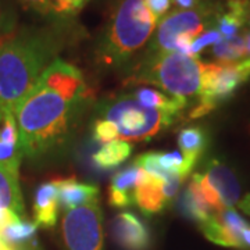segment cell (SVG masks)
Masks as SVG:
<instances>
[{
	"label": "cell",
	"mask_w": 250,
	"mask_h": 250,
	"mask_svg": "<svg viewBox=\"0 0 250 250\" xmlns=\"http://www.w3.org/2000/svg\"><path fill=\"white\" fill-rule=\"evenodd\" d=\"M178 146L185 160L195 168L196 163L208 146V135L202 126H185L179 131Z\"/></svg>",
	"instance_id": "obj_17"
},
{
	"label": "cell",
	"mask_w": 250,
	"mask_h": 250,
	"mask_svg": "<svg viewBox=\"0 0 250 250\" xmlns=\"http://www.w3.org/2000/svg\"><path fill=\"white\" fill-rule=\"evenodd\" d=\"M223 39L224 38L217 29H214V28H208V29H206L203 34H200L197 38H195V39L192 41L189 56H190V57H196V59H199V54L202 53L203 49L208 47V46L217 45V43L221 42Z\"/></svg>",
	"instance_id": "obj_24"
},
{
	"label": "cell",
	"mask_w": 250,
	"mask_h": 250,
	"mask_svg": "<svg viewBox=\"0 0 250 250\" xmlns=\"http://www.w3.org/2000/svg\"><path fill=\"white\" fill-rule=\"evenodd\" d=\"M250 78V70L241 62H203L202 88L190 118H200L228 102Z\"/></svg>",
	"instance_id": "obj_6"
},
{
	"label": "cell",
	"mask_w": 250,
	"mask_h": 250,
	"mask_svg": "<svg viewBox=\"0 0 250 250\" xmlns=\"http://www.w3.org/2000/svg\"><path fill=\"white\" fill-rule=\"evenodd\" d=\"M223 6L250 28V0H225Z\"/></svg>",
	"instance_id": "obj_27"
},
{
	"label": "cell",
	"mask_w": 250,
	"mask_h": 250,
	"mask_svg": "<svg viewBox=\"0 0 250 250\" xmlns=\"http://www.w3.org/2000/svg\"><path fill=\"white\" fill-rule=\"evenodd\" d=\"M89 0H50L54 14L72 16L82 10Z\"/></svg>",
	"instance_id": "obj_26"
},
{
	"label": "cell",
	"mask_w": 250,
	"mask_h": 250,
	"mask_svg": "<svg viewBox=\"0 0 250 250\" xmlns=\"http://www.w3.org/2000/svg\"><path fill=\"white\" fill-rule=\"evenodd\" d=\"M0 250H18L16 248H13L11 245H9L7 242L4 241L1 236H0Z\"/></svg>",
	"instance_id": "obj_35"
},
{
	"label": "cell",
	"mask_w": 250,
	"mask_h": 250,
	"mask_svg": "<svg viewBox=\"0 0 250 250\" xmlns=\"http://www.w3.org/2000/svg\"><path fill=\"white\" fill-rule=\"evenodd\" d=\"M18 3H21L25 9L34 10L35 13H39L42 16L53 13L50 0H18Z\"/></svg>",
	"instance_id": "obj_30"
},
{
	"label": "cell",
	"mask_w": 250,
	"mask_h": 250,
	"mask_svg": "<svg viewBox=\"0 0 250 250\" xmlns=\"http://www.w3.org/2000/svg\"><path fill=\"white\" fill-rule=\"evenodd\" d=\"M238 206H239V208H241L243 213L250 215V193H248L242 200H239Z\"/></svg>",
	"instance_id": "obj_32"
},
{
	"label": "cell",
	"mask_w": 250,
	"mask_h": 250,
	"mask_svg": "<svg viewBox=\"0 0 250 250\" xmlns=\"http://www.w3.org/2000/svg\"><path fill=\"white\" fill-rule=\"evenodd\" d=\"M16 27V16L9 6L0 0V41L13 34Z\"/></svg>",
	"instance_id": "obj_28"
},
{
	"label": "cell",
	"mask_w": 250,
	"mask_h": 250,
	"mask_svg": "<svg viewBox=\"0 0 250 250\" xmlns=\"http://www.w3.org/2000/svg\"><path fill=\"white\" fill-rule=\"evenodd\" d=\"M88 98L82 72L56 59L14 113L24 156L41 157L60 146Z\"/></svg>",
	"instance_id": "obj_1"
},
{
	"label": "cell",
	"mask_w": 250,
	"mask_h": 250,
	"mask_svg": "<svg viewBox=\"0 0 250 250\" xmlns=\"http://www.w3.org/2000/svg\"><path fill=\"white\" fill-rule=\"evenodd\" d=\"M199 227L210 242L224 248L242 249V231L250 224L233 207H229L211 214Z\"/></svg>",
	"instance_id": "obj_11"
},
{
	"label": "cell",
	"mask_w": 250,
	"mask_h": 250,
	"mask_svg": "<svg viewBox=\"0 0 250 250\" xmlns=\"http://www.w3.org/2000/svg\"><path fill=\"white\" fill-rule=\"evenodd\" d=\"M62 232L67 250H102L103 213L99 200L65 211Z\"/></svg>",
	"instance_id": "obj_8"
},
{
	"label": "cell",
	"mask_w": 250,
	"mask_h": 250,
	"mask_svg": "<svg viewBox=\"0 0 250 250\" xmlns=\"http://www.w3.org/2000/svg\"><path fill=\"white\" fill-rule=\"evenodd\" d=\"M0 208L10 210L22 217L25 207L18 184V175L0 167Z\"/></svg>",
	"instance_id": "obj_19"
},
{
	"label": "cell",
	"mask_w": 250,
	"mask_h": 250,
	"mask_svg": "<svg viewBox=\"0 0 250 250\" xmlns=\"http://www.w3.org/2000/svg\"><path fill=\"white\" fill-rule=\"evenodd\" d=\"M98 114L102 120L110 121L125 142H145L166 131L175 117L156 108L141 104L132 95H121L104 99L99 104Z\"/></svg>",
	"instance_id": "obj_5"
},
{
	"label": "cell",
	"mask_w": 250,
	"mask_h": 250,
	"mask_svg": "<svg viewBox=\"0 0 250 250\" xmlns=\"http://www.w3.org/2000/svg\"><path fill=\"white\" fill-rule=\"evenodd\" d=\"M184 178L160 179L143 171L135 189L134 203L145 214H157L178 196Z\"/></svg>",
	"instance_id": "obj_10"
},
{
	"label": "cell",
	"mask_w": 250,
	"mask_h": 250,
	"mask_svg": "<svg viewBox=\"0 0 250 250\" xmlns=\"http://www.w3.org/2000/svg\"><path fill=\"white\" fill-rule=\"evenodd\" d=\"M92 135H93L95 141L103 143V145L118 141V138H120L116 126L110 121L102 120V118H98L92 125Z\"/></svg>",
	"instance_id": "obj_25"
},
{
	"label": "cell",
	"mask_w": 250,
	"mask_h": 250,
	"mask_svg": "<svg viewBox=\"0 0 250 250\" xmlns=\"http://www.w3.org/2000/svg\"><path fill=\"white\" fill-rule=\"evenodd\" d=\"M57 188H59V205L65 211L98 200V187L90 184H82L74 177L57 179Z\"/></svg>",
	"instance_id": "obj_15"
},
{
	"label": "cell",
	"mask_w": 250,
	"mask_h": 250,
	"mask_svg": "<svg viewBox=\"0 0 250 250\" xmlns=\"http://www.w3.org/2000/svg\"><path fill=\"white\" fill-rule=\"evenodd\" d=\"M178 208L185 217L197 223L199 225L205 223L210 215L214 214V211L210 208V206L206 203L205 197L200 192V188H199V184L195 177H192L188 187L182 190L178 199Z\"/></svg>",
	"instance_id": "obj_16"
},
{
	"label": "cell",
	"mask_w": 250,
	"mask_h": 250,
	"mask_svg": "<svg viewBox=\"0 0 250 250\" xmlns=\"http://www.w3.org/2000/svg\"><path fill=\"white\" fill-rule=\"evenodd\" d=\"M157 20L142 0H120L98 47L100 60L120 67L128 62L153 36Z\"/></svg>",
	"instance_id": "obj_3"
},
{
	"label": "cell",
	"mask_w": 250,
	"mask_h": 250,
	"mask_svg": "<svg viewBox=\"0 0 250 250\" xmlns=\"http://www.w3.org/2000/svg\"><path fill=\"white\" fill-rule=\"evenodd\" d=\"M181 10H192L199 7L202 4V0H172Z\"/></svg>",
	"instance_id": "obj_31"
},
{
	"label": "cell",
	"mask_w": 250,
	"mask_h": 250,
	"mask_svg": "<svg viewBox=\"0 0 250 250\" xmlns=\"http://www.w3.org/2000/svg\"><path fill=\"white\" fill-rule=\"evenodd\" d=\"M242 249H250V227L242 231Z\"/></svg>",
	"instance_id": "obj_33"
},
{
	"label": "cell",
	"mask_w": 250,
	"mask_h": 250,
	"mask_svg": "<svg viewBox=\"0 0 250 250\" xmlns=\"http://www.w3.org/2000/svg\"><path fill=\"white\" fill-rule=\"evenodd\" d=\"M243 41H245V57L250 59V31L245 32Z\"/></svg>",
	"instance_id": "obj_34"
},
{
	"label": "cell",
	"mask_w": 250,
	"mask_h": 250,
	"mask_svg": "<svg viewBox=\"0 0 250 250\" xmlns=\"http://www.w3.org/2000/svg\"><path fill=\"white\" fill-rule=\"evenodd\" d=\"M213 56L220 62H238V60L245 57L243 35H236L218 42L213 46Z\"/></svg>",
	"instance_id": "obj_22"
},
{
	"label": "cell",
	"mask_w": 250,
	"mask_h": 250,
	"mask_svg": "<svg viewBox=\"0 0 250 250\" xmlns=\"http://www.w3.org/2000/svg\"><path fill=\"white\" fill-rule=\"evenodd\" d=\"M245 64H246V67H248V68H249L250 70V59H246V60H245Z\"/></svg>",
	"instance_id": "obj_36"
},
{
	"label": "cell",
	"mask_w": 250,
	"mask_h": 250,
	"mask_svg": "<svg viewBox=\"0 0 250 250\" xmlns=\"http://www.w3.org/2000/svg\"><path fill=\"white\" fill-rule=\"evenodd\" d=\"M111 235L116 243L124 250H149L150 232L146 224L134 213L123 211L110 224Z\"/></svg>",
	"instance_id": "obj_12"
},
{
	"label": "cell",
	"mask_w": 250,
	"mask_h": 250,
	"mask_svg": "<svg viewBox=\"0 0 250 250\" xmlns=\"http://www.w3.org/2000/svg\"><path fill=\"white\" fill-rule=\"evenodd\" d=\"M143 170L136 164H131L118 171L113 177L108 188V205L113 207H128L134 203L135 189L141 179Z\"/></svg>",
	"instance_id": "obj_14"
},
{
	"label": "cell",
	"mask_w": 250,
	"mask_h": 250,
	"mask_svg": "<svg viewBox=\"0 0 250 250\" xmlns=\"http://www.w3.org/2000/svg\"><path fill=\"white\" fill-rule=\"evenodd\" d=\"M24 157L20 145H9L0 139V167L18 175L20 164Z\"/></svg>",
	"instance_id": "obj_23"
},
{
	"label": "cell",
	"mask_w": 250,
	"mask_h": 250,
	"mask_svg": "<svg viewBox=\"0 0 250 250\" xmlns=\"http://www.w3.org/2000/svg\"><path fill=\"white\" fill-rule=\"evenodd\" d=\"M132 149V143L125 142L121 139L104 143L93 154V163L102 170H113L121 166L125 160H128Z\"/></svg>",
	"instance_id": "obj_20"
},
{
	"label": "cell",
	"mask_w": 250,
	"mask_h": 250,
	"mask_svg": "<svg viewBox=\"0 0 250 250\" xmlns=\"http://www.w3.org/2000/svg\"><path fill=\"white\" fill-rule=\"evenodd\" d=\"M214 7L202 3L192 10H174L163 17L147 49L146 56L174 52V42L179 36L195 39L213 25Z\"/></svg>",
	"instance_id": "obj_7"
},
{
	"label": "cell",
	"mask_w": 250,
	"mask_h": 250,
	"mask_svg": "<svg viewBox=\"0 0 250 250\" xmlns=\"http://www.w3.org/2000/svg\"><path fill=\"white\" fill-rule=\"evenodd\" d=\"M200 192L206 203L217 213L224 208H229L241 200V184L235 171L220 159L207 161L203 174L196 172Z\"/></svg>",
	"instance_id": "obj_9"
},
{
	"label": "cell",
	"mask_w": 250,
	"mask_h": 250,
	"mask_svg": "<svg viewBox=\"0 0 250 250\" xmlns=\"http://www.w3.org/2000/svg\"><path fill=\"white\" fill-rule=\"evenodd\" d=\"M36 231H38V225L35 221L20 220L17 223L6 227L1 231L0 236L16 249L28 250V246H31L35 242Z\"/></svg>",
	"instance_id": "obj_21"
},
{
	"label": "cell",
	"mask_w": 250,
	"mask_h": 250,
	"mask_svg": "<svg viewBox=\"0 0 250 250\" xmlns=\"http://www.w3.org/2000/svg\"><path fill=\"white\" fill-rule=\"evenodd\" d=\"M59 49L56 35L43 29H22L0 41V117L16 113Z\"/></svg>",
	"instance_id": "obj_2"
},
{
	"label": "cell",
	"mask_w": 250,
	"mask_h": 250,
	"mask_svg": "<svg viewBox=\"0 0 250 250\" xmlns=\"http://www.w3.org/2000/svg\"><path fill=\"white\" fill-rule=\"evenodd\" d=\"M202 71L203 62L196 57L168 52L145 56L131 81L161 88L188 107L190 100L195 98L197 100L200 95Z\"/></svg>",
	"instance_id": "obj_4"
},
{
	"label": "cell",
	"mask_w": 250,
	"mask_h": 250,
	"mask_svg": "<svg viewBox=\"0 0 250 250\" xmlns=\"http://www.w3.org/2000/svg\"><path fill=\"white\" fill-rule=\"evenodd\" d=\"M59 188L57 179L47 181L36 188L34 196V220L38 227L50 228L59 217Z\"/></svg>",
	"instance_id": "obj_13"
},
{
	"label": "cell",
	"mask_w": 250,
	"mask_h": 250,
	"mask_svg": "<svg viewBox=\"0 0 250 250\" xmlns=\"http://www.w3.org/2000/svg\"><path fill=\"white\" fill-rule=\"evenodd\" d=\"M131 95L143 106L156 108L159 111L167 113V114L174 117H178L179 113L184 108H187V106L182 102H179V100L174 99L172 96H168V95L163 93L161 90L149 88V86L135 88Z\"/></svg>",
	"instance_id": "obj_18"
},
{
	"label": "cell",
	"mask_w": 250,
	"mask_h": 250,
	"mask_svg": "<svg viewBox=\"0 0 250 250\" xmlns=\"http://www.w3.org/2000/svg\"><path fill=\"white\" fill-rule=\"evenodd\" d=\"M142 1L157 21L167 16L172 4V0H142Z\"/></svg>",
	"instance_id": "obj_29"
}]
</instances>
